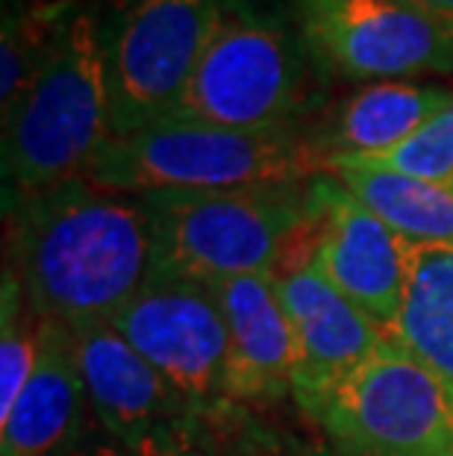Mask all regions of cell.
I'll use <instances>...</instances> for the list:
<instances>
[{
  "label": "cell",
  "instance_id": "15",
  "mask_svg": "<svg viewBox=\"0 0 453 456\" xmlns=\"http://www.w3.org/2000/svg\"><path fill=\"white\" fill-rule=\"evenodd\" d=\"M453 103V89L433 83L385 80L365 83L348 94L312 139L315 153L330 159H362L394 151L433 115Z\"/></svg>",
  "mask_w": 453,
  "mask_h": 456
},
{
  "label": "cell",
  "instance_id": "3",
  "mask_svg": "<svg viewBox=\"0 0 453 456\" xmlns=\"http://www.w3.org/2000/svg\"><path fill=\"white\" fill-rule=\"evenodd\" d=\"M310 51L283 0H215V27L177 115L230 130H283L315 103Z\"/></svg>",
  "mask_w": 453,
  "mask_h": 456
},
{
  "label": "cell",
  "instance_id": "10",
  "mask_svg": "<svg viewBox=\"0 0 453 456\" xmlns=\"http://www.w3.org/2000/svg\"><path fill=\"white\" fill-rule=\"evenodd\" d=\"M89 406L121 448L191 442L198 412L109 322L71 324Z\"/></svg>",
  "mask_w": 453,
  "mask_h": 456
},
{
  "label": "cell",
  "instance_id": "16",
  "mask_svg": "<svg viewBox=\"0 0 453 456\" xmlns=\"http://www.w3.org/2000/svg\"><path fill=\"white\" fill-rule=\"evenodd\" d=\"M389 336L453 392V245H412L407 295Z\"/></svg>",
  "mask_w": 453,
  "mask_h": 456
},
{
  "label": "cell",
  "instance_id": "8",
  "mask_svg": "<svg viewBox=\"0 0 453 456\" xmlns=\"http://www.w3.org/2000/svg\"><path fill=\"white\" fill-rule=\"evenodd\" d=\"M109 324L174 386L198 415L233 401L230 330L206 280L157 262Z\"/></svg>",
  "mask_w": 453,
  "mask_h": 456
},
{
  "label": "cell",
  "instance_id": "11",
  "mask_svg": "<svg viewBox=\"0 0 453 456\" xmlns=\"http://www.w3.org/2000/svg\"><path fill=\"white\" fill-rule=\"evenodd\" d=\"M310 189L318 212L312 265L365 315L392 330L407 295L412 241L356 200L333 174H318Z\"/></svg>",
  "mask_w": 453,
  "mask_h": 456
},
{
  "label": "cell",
  "instance_id": "21",
  "mask_svg": "<svg viewBox=\"0 0 453 456\" xmlns=\"http://www.w3.org/2000/svg\"><path fill=\"white\" fill-rule=\"evenodd\" d=\"M412 4H418L424 12L439 18L441 24H448L453 30V0H412Z\"/></svg>",
  "mask_w": 453,
  "mask_h": 456
},
{
  "label": "cell",
  "instance_id": "7",
  "mask_svg": "<svg viewBox=\"0 0 453 456\" xmlns=\"http://www.w3.org/2000/svg\"><path fill=\"white\" fill-rule=\"evenodd\" d=\"M315 419L344 456H453V392L392 336Z\"/></svg>",
  "mask_w": 453,
  "mask_h": 456
},
{
  "label": "cell",
  "instance_id": "12",
  "mask_svg": "<svg viewBox=\"0 0 453 456\" xmlns=\"http://www.w3.org/2000/svg\"><path fill=\"white\" fill-rule=\"evenodd\" d=\"M288 324L295 336L292 392L312 412L348 380L389 338V330L344 297L312 262L277 274Z\"/></svg>",
  "mask_w": 453,
  "mask_h": 456
},
{
  "label": "cell",
  "instance_id": "17",
  "mask_svg": "<svg viewBox=\"0 0 453 456\" xmlns=\"http://www.w3.org/2000/svg\"><path fill=\"white\" fill-rule=\"evenodd\" d=\"M327 174L412 245H453V183L374 168H330Z\"/></svg>",
  "mask_w": 453,
  "mask_h": 456
},
{
  "label": "cell",
  "instance_id": "13",
  "mask_svg": "<svg viewBox=\"0 0 453 456\" xmlns=\"http://www.w3.org/2000/svg\"><path fill=\"white\" fill-rule=\"evenodd\" d=\"M230 330L233 401H274L295 386V336L277 274L212 280Z\"/></svg>",
  "mask_w": 453,
  "mask_h": 456
},
{
  "label": "cell",
  "instance_id": "19",
  "mask_svg": "<svg viewBox=\"0 0 453 456\" xmlns=\"http://www.w3.org/2000/svg\"><path fill=\"white\" fill-rule=\"evenodd\" d=\"M330 168H374L433 183H453V103L433 115L418 133H412L394 151L362 159H330L324 162L321 171Z\"/></svg>",
  "mask_w": 453,
  "mask_h": 456
},
{
  "label": "cell",
  "instance_id": "9",
  "mask_svg": "<svg viewBox=\"0 0 453 456\" xmlns=\"http://www.w3.org/2000/svg\"><path fill=\"white\" fill-rule=\"evenodd\" d=\"M318 71L353 83L453 74V30L412 0H292Z\"/></svg>",
  "mask_w": 453,
  "mask_h": 456
},
{
  "label": "cell",
  "instance_id": "14",
  "mask_svg": "<svg viewBox=\"0 0 453 456\" xmlns=\"http://www.w3.org/2000/svg\"><path fill=\"white\" fill-rule=\"evenodd\" d=\"M85 395L80 356L69 324L42 318L36 368L12 412L0 421L4 456H60L80 439Z\"/></svg>",
  "mask_w": 453,
  "mask_h": 456
},
{
  "label": "cell",
  "instance_id": "4",
  "mask_svg": "<svg viewBox=\"0 0 453 456\" xmlns=\"http://www.w3.org/2000/svg\"><path fill=\"white\" fill-rule=\"evenodd\" d=\"M318 168L321 157L312 139L295 127L230 130L171 115L136 133L109 135L85 177L109 191L150 195L286 186Z\"/></svg>",
  "mask_w": 453,
  "mask_h": 456
},
{
  "label": "cell",
  "instance_id": "2",
  "mask_svg": "<svg viewBox=\"0 0 453 456\" xmlns=\"http://www.w3.org/2000/svg\"><path fill=\"white\" fill-rule=\"evenodd\" d=\"M112 135L98 4L71 0L42 65L4 115V195L15 198L85 177Z\"/></svg>",
  "mask_w": 453,
  "mask_h": 456
},
{
  "label": "cell",
  "instance_id": "5",
  "mask_svg": "<svg viewBox=\"0 0 453 456\" xmlns=\"http://www.w3.org/2000/svg\"><path fill=\"white\" fill-rule=\"evenodd\" d=\"M157 262L200 280L277 274L288 265L295 241H315L312 189L245 186L206 191H150Z\"/></svg>",
  "mask_w": 453,
  "mask_h": 456
},
{
  "label": "cell",
  "instance_id": "20",
  "mask_svg": "<svg viewBox=\"0 0 453 456\" xmlns=\"http://www.w3.org/2000/svg\"><path fill=\"white\" fill-rule=\"evenodd\" d=\"M124 456H204L195 451L191 442H166V444H144V448H121Z\"/></svg>",
  "mask_w": 453,
  "mask_h": 456
},
{
  "label": "cell",
  "instance_id": "18",
  "mask_svg": "<svg viewBox=\"0 0 453 456\" xmlns=\"http://www.w3.org/2000/svg\"><path fill=\"white\" fill-rule=\"evenodd\" d=\"M27 295L15 271L4 274V318H0V421L12 412L18 395L30 380L38 345H42V318L33 313L27 322Z\"/></svg>",
  "mask_w": 453,
  "mask_h": 456
},
{
  "label": "cell",
  "instance_id": "1",
  "mask_svg": "<svg viewBox=\"0 0 453 456\" xmlns=\"http://www.w3.org/2000/svg\"><path fill=\"white\" fill-rule=\"evenodd\" d=\"M12 271L38 318L109 322L157 265L142 195L71 177L6 207Z\"/></svg>",
  "mask_w": 453,
  "mask_h": 456
},
{
  "label": "cell",
  "instance_id": "6",
  "mask_svg": "<svg viewBox=\"0 0 453 456\" xmlns=\"http://www.w3.org/2000/svg\"><path fill=\"white\" fill-rule=\"evenodd\" d=\"M212 27L215 0H124L103 18L112 135L177 115Z\"/></svg>",
  "mask_w": 453,
  "mask_h": 456
}]
</instances>
